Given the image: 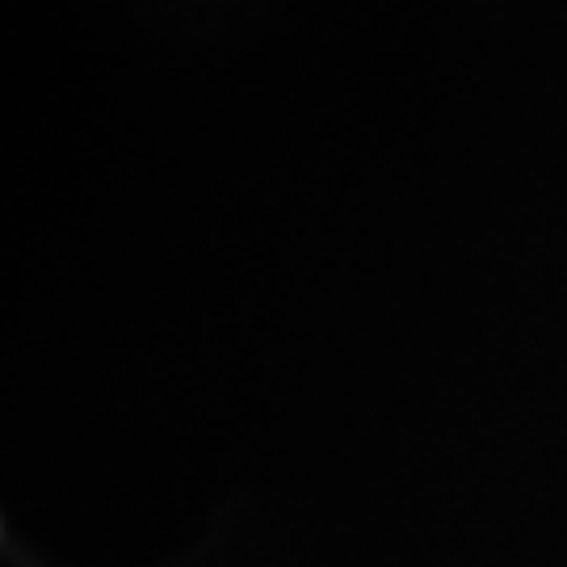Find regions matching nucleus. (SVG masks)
Returning a JSON list of instances; mask_svg holds the SVG:
<instances>
[]
</instances>
